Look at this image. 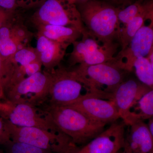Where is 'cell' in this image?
I'll use <instances>...</instances> for the list:
<instances>
[{"mask_svg": "<svg viewBox=\"0 0 153 153\" xmlns=\"http://www.w3.org/2000/svg\"><path fill=\"white\" fill-rule=\"evenodd\" d=\"M153 7L152 1H150L143 10L126 25L121 27L119 43L121 49L120 52L123 51L128 47L136 33L145 25L147 20L153 21Z\"/></svg>", "mask_w": 153, "mask_h": 153, "instance_id": "obj_18", "label": "cell"}, {"mask_svg": "<svg viewBox=\"0 0 153 153\" xmlns=\"http://www.w3.org/2000/svg\"><path fill=\"white\" fill-rule=\"evenodd\" d=\"M10 59L16 65H25L40 60L36 47L29 46L16 52Z\"/></svg>", "mask_w": 153, "mask_h": 153, "instance_id": "obj_22", "label": "cell"}, {"mask_svg": "<svg viewBox=\"0 0 153 153\" xmlns=\"http://www.w3.org/2000/svg\"><path fill=\"white\" fill-rule=\"evenodd\" d=\"M16 14L15 13H10L0 9V28L11 20Z\"/></svg>", "mask_w": 153, "mask_h": 153, "instance_id": "obj_29", "label": "cell"}, {"mask_svg": "<svg viewBox=\"0 0 153 153\" xmlns=\"http://www.w3.org/2000/svg\"><path fill=\"white\" fill-rule=\"evenodd\" d=\"M151 89H152L136 79H125L111 94L110 100L114 103L120 118L126 125L131 126L141 119L131 110L141 97Z\"/></svg>", "mask_w": 153, "mask_h": 153, "instance_id": "obj_9", "label": "cell"}, {"mask_svg": "<svg viewBox=\"0 0 153 153\" xmlns=\"http://www.w3.org/2000/svg\"><path fill=\"white\" fill-rule=\"evenodd\" d=\"M150 2V1L145 2L143 0H138L123 9H119L118 18L120 24L126 25L143 10Z\"/></svg>", "mask_w": 153, "mask_h": 153, "instance_id": "obj_21", "label": "cell"}, {"mask_svg": "<svg viewBox=\"0 0 153 153\" xmlns=\"http://www.w3.org/2000/svg\"><path fill=\"white\" fill-rule=\"evenodd\" d=\"M49 72L51 79L49 104L69 105L85 94H82L84 86L71 70L59 65Z\"/></svg>", "mask_w": 153, "mask_h": 153, "instance_id": "obj_8", "label": "cell"}, {"mask_svg": "<svg viewBox=\"0 0 153 153\" xmlns=\"http://www.w3.org/2000/svg\"><path fill=\"white\" fill-rule=\"evenodd\" d=\"M3 100H4L6 102H7L4 88L0 84V100L3 101Z\"/></svg>", "mask_w": 153, "mask_h": 153, "instance_id": "obj_33", "label": "cell"}, {"mask_svg": "<svg viewBox=\"0 0 153 153\" xmlns=\"http://www.w3.org/2000/svg\"><path fill=\"white\" fill-rule=\"evenodd\" d=\"M88 1H89V0H69V1L71 3L74 4L76 6L80 4H82V3H85Z\"/></svg>", "mask_w": 153, "mask_h": 153, "instance_id": "obj_34", "label": "cell"}, {"mask_svg": "<svg viewBox=\"0 0 153 153\" xmlns=\"http://www.w3.org/2000/svg\"><path fill=\"white\" fill-rule=\"evenodd\" d=\"M18 66L13 63L11 59L4 58L0 54V84L4 91L9 85Z\"/></svg>", "mask_w": 153, "mask_h": 153, "instance_id": "obj_24", "label": "cell"}, {"mask_svg": "<svg viewBox=\"0 0 153 153\" xmlns=\"http://www.w3.org/2000/svg\"><path fill=\"white\" fill-rule=\"evenodd\" d=\"M70 153H85L84 151L82 149V148L81 149H77L76 150L74 151V152H72Z\"/></svg>", "mask_w": 153, "mask_h": 153, "instance_id": "obj_36", "label": "cell"}, {"mask_svg": "<svg viewBox=\"0 0 153 153\" xmlns=\"http://www.w3.org/2000/svg\"><path fill=\"white\" fill-rule=\"evenodd\" d=\"M123 150H124L125 152L126 153H132L129 148L128 145L126 144V143H125V146L124 148H123Z\"/></svg>", "mask_w": 153, "mask_h": 153, "instance_id": "obj_35", "label": "cell"}, {"mask_svg": "<svg viewBox=\"0 0 153 153\" xmlns=\"http://www.w3.org/2000/svg\"><path fill=\"white\" fill-rule=\"evenodd\" d=\"M4 145L7 153H52L32 145L10 140Z\"/></svg>", "mask_w": 153, "mask_h": 153, "instance_id": "obj_25", "label": "cell"}, {"mask_svg": "<svg viewBox=\"0 0 153 153\" xmlns=\"http://www.w3.org/2000/svg\"><path fill=\"white\" fill-rule=\"evenodd\" d=\"M30 21L35 27L58 25L84 30L77 7L69 0H46L38 7Z\"/></svg>", "mask_w": 153, "mask_h": 153, "instance_id": "obj_6", "label": "cell"}, {"mask_svg": "<svg viewBox=\"0 0 153 153\" xmlns=\"http://www.w3.org/2000/svg\"><path fill=\"white\" fill-rule=\"evenodd\" d=\"M13 105L8 102H3L0 100V112L6 115L12 109Z\"/></svg>", "mask_w": 153, "mask_h": 153, "instance_id": "obj_30", "label": "cell"}, {"mask_svg": "<svg viewBox=\"0 0 153 153\" xmlns=\"http://www.w3.org/2000/svg\"><path fill=\"white\" fill-rule=\"evenodd\" d=\"M34 36L16 14L0 28V54L10 59L20 49L30 46Z\"/></svg>", "mask_w": 153, "mask_h": 153, "instance_id": "obj_10", "label": "cell"}, {"mask_svg": "<svg viewBox=\"0 0 153 153\" xmlns=\"http://www.w3.org/2000/svg\"><path fill=\"white\" fill-rule=\"evenodd\" d=\"M4 118L12 124L18 126L37 128L49 131L61 133L43 108L31 105H14L5 116Z\"/></svg>", "mask_w": 153, "mask_h": 153, "instance_id": "obj_11", "label": "cell"}, {"mask_svg": "<svg viewBox=\"0 0 153 153\" xmlns=\"http://www.w3.org/2000/svg\"><path fill=\"white\" fill-rule=\"evenodd\" d=\"M42 66H43L40 60H36L26 65H19L17 66L9 85L4 91V92L26 77L42 71Z\"/></svg>", "mask_w": 153, "mask_h": 153, "instance_id": "obj_20", "label": "cell"}, {"mask_svg": "<svg viewBox=\"0 0 153 153\" xmlns=\"http://www.w3.org/2000/svg\"><path fill=\"white\" fill-rule=\"evenodd\" d=\"M148 128L152 135L153 136V117L149 119V123L147 124Z\"/></svg>", "mask_w": 153, "mask_h": 153, "instance_id": "obj_32", "label": "cell"}, {"mask_svg": "<svg viewBox=\"0 0 153 153\" xmlns=\"http://www.w3.org/2000/svg\"><path fill=\"white\" fill-rule=\"evenodd\" d=\"M125 124L113 123L82 148L85 153H117L125 146Z\"/></svg>", "mask_w": 153, "mask_h": 153, "instance_id": "obj_14", "label": "cell"}, {"mask_svg": "<svg viewBox=\"0 0 153 153\" xmlns=\"http://www.w3.org/2000/svg\"><path fill=\"white\" fill-rule=\"evenodd\" d=\"M71 71L87 93L108 100H110L111 94L118 85L125 79V76L128 72L115 58L96 65H78Z\"/></svg>", "mask_w": 153, "mask_h": 153, "instance_id": "obj_3", "label": "cell"}, {"mask_svg": "<svg viewBox=\"0 0 153 153\" xmlns=\"http://www.w3.org/2000/svg\"><path fill=\"white\" fill-rule=\"evenodd\" d=\"M117 153H125V151L124 150H123V151H119V152H117Z\"/></svg>", "mask_w": 153, "mask_h": 153, "instance_id": "obj_37", "label": "cell"}, {"mask_svg": "<svg viewBox=\"0 0 153 153\" xmlns=\"http://www.w3.org/2000/svg\"><path fill=\"white\" fill-rule=\"evenodd\" d=\"M46 0H16L18 8H33L39 7Z\"/></svg>", "mask_w": 153, "mask_h": 153, "instance_id": "obj_26", "label": "cell"}, {"mask_svg": "<svg viewBox=\"0 0 153 153\" xmlns=\"http://www.w3.org/2000/svg\"><path fill=\"white\" fill-rule=\"evenodd\" d=\"M76 7L84 29L89 35L102 44H120L119 9L101 0H89Z\"/></svg>", "mask_w": 153, "mask_h": 153, "instance_id": "obj_1", "label": "cell"}, {"mask_svg": "<svg viewBox=\"0 0 153 153\" xmlns=\"http://www.w3.org/2000/svg\"><path fill=\"white\" fill-rule=\"evenodd\" d=\"M81 41L72 43L73 49L68 58L70 66L76 64L85 66L96 65L112 61L120 44L105 45L98 42L84 29Z\"/></svg>", "mask_w": 153, "mask_h": 153, "instance_id": "obj_7", "label": "cell"}, {"mask_svg": "<svg viewBox=\"0 0 153 153\" xmlns=\"http://www.w3.org/2000/svg\"><path fill=\"white\" fill-rule=\"evenodd\" d=\"M67 106L79 111L95 121L105 124L116 122L120 118L113 102L89 93L85 94Z\"/></svg>", "mask_w": 153, "mask_h": 153, "instance_id": "obj_12", "label": "cell"}, {"mask_svg": "<svg viewBox=\"0 0 153 153\" xmlns=\"http://www.w3.org/2000/svg\"><path fill=\"white\" fill-rule=\"evenodd\" d=\"M133 68H134L136 75L140 82L153 89V63L147 57L137 58L134 62Z\"/></svg>", "mask_w": 153, "mask_h": 153, "instance_id": "obj_19", "label": "cell"}, {"mask_svg": "<svg viewBox=\"0 0 153 153\" xmlns=\"http://www.w3.org/2000/svg\"><path fill=\"white\" fill-rule=\"evenodd\" d=\"M5 119V118H4ZM10 139L25 143L52 153H70L78 149L65 134L35 127L14 125L5 119Z\"/></svg>", "mask_w": 153, "mask_h": 153, "instance_id": "obj_4", "label": "cell"}, {"mask_svg": "<svg viewBox=\"0 0 153 153\" xmlns=\"http://www.w3.org/2000/svg\"><path fill=\"white\" fill-rule=\"evenodd\" d=\"M137 109V113L142 120H149L153 116V90L151 89L145 94L138 100Z\"/></svg>", "mask_w": 153, "mask_h": 153, "instance_id": "obj_23", "label": "cell"}, {"mask_svg": "<svg viewBox=\"0 0 153 153\" xmlns=\"http://www.w3.org/2000/svg\"><path fill=\"white\" fill-rule=\"evenodd\" d=\"M6 129L5 119L0 118V144L4 145L10 140Z\"/></svg>", "mask_w": 153, "mask_h": 153, "instance_id": "obj_28", "label": "cell"}, {"mask_svg": "<svg viewBox=\"0 0 153 153\" xmlns=\"http://www.w3.org/2000/svg\"><path fill=\"white\" fill-rule=\"evenodd\" d=\"M0 9L10 13L16 12V0H0Z\"/></svg>", "mask_w": 153, "mask_h": 153, "instance_id": "obj_27", "label": "cell"}, {"mask_svg": "<svg viewBox=\"0 0 153 153\" xmlns=\"http://www.w3.org/2000/svg\"><path fill=\"white\" fill-rule=\"evenodd\" d=\"M50 75L42 71L26 77L5 92L7 102L14 105L25 103L37 107L49 99Z\"/></svg>", "mask_w": 153, "mask_h": 153, "instance_id": "obj_5", "label": "cell"}, {"mask_svg": "<svg viewBox=\"0 0 153 153\" xmlns=\"http://www.w3.org/2000/svg\"><path fill=\"white\" fill-rule=\"evenodd\" d=\"M153 21L144 25L136 33L128 47L115 57L124 69L130 72L137 58L146 57L153 50Z\"/></svg>", "mask_w": 153, "mask_h": 153, "instance_id": "obj_13", "label": "cell"}, {"mask_svg": "<svg viewBox=\"0 0 153 153\" xmlns=\"http://www.w3.org/2000/svg\"><path fill=\"white\" fill-rule=\"evenodd\" d=\"M107 1L108 2H109L114 5V4H124L125 3L127 2L129 0H107Z\"/></svg>", "mask_w": 153, "mask_h": 153, "instance_id": "obj_31", "label": "cell"}, {"mask_svg": "<svg viewBox=\"0 0 153 153\" xmlns=\"http://www.w3.org/2000/svg\"><path fill=\"white\" fill-rule=\"evenodd\" d=\"M37 33L55 42L72 44L82 36L84 30L74 27L53 25H40L35 27Z\"/></svg>", "mask_w": 153, "mask_h": 153, "instance_id": "obj_17", "label": "cell"}, {"mask_svg": "<svg viewBox=\"0 0 153 153\" xmlns=\"http://www.w3.org/2000/svg\"><path fill=\"white\" fill-rule=\"evenodd\" d=\"M36 37V51L44 71L49 72L60 65L71 44L52 41L38 33Z\"/></svg>", "mask_w": 153, "mask_h": 153, "instance_id": "obj_15", "label": "cell"}, {"mask_svg": "<svg viewBox=\"0 0 153 153\" xmlns=\"http://www.w3.org/2000/svg\"><path fill=\"white\" fill-rule=\"evenodd\" d=\"M43 109L57 129L76 146L86 145L103 131L106 125L67 105L48 104Z\"/></svg>", "mask_w": 153, "mask_h": 153, "instance_id": "obj_2", "label": "cell"}, {"mask_svg": "<svg viewBox=\"0 0 153 153\" xmlns=\"http://www.w3.org/2000/svg\"><path fill=\"white\" fill-rule=\"evenodd\" d=\"M126 143L132 153H153V136L143 120H139L130 126Z\"/></svg>", "mask_w": 153, "mask_h": 153, "instance_id": "obj_16", "label": "cell"}]
</instances>
